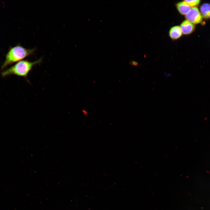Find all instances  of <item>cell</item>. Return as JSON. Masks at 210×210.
<instances>
[{
	"instance_id": "277c9868",
	"label": "cell",
	"mask_w": 210,
	"mask_h": 210,
	"mask_svg": "<svg viewBox=\"0 0 210 210\" xmlns=\"http://www.w3.org/2000/svg\"><path fill=\"white\" fill-rule=\"evenodd\" d=\"M180 27L182 33L185 35L191 33L195 29L194 25L187 20H184L181 23Z\"/></svg>"
},
{
	"instance_id": "8992f818",
	"label": "cell",
	"mask_w": 210,
	"mask_h": 210,
	"mask_svg": "<svg viewBox=\"0 0 210 210\" xmlns=\"http://www.w3.org/2000/svg\"><path fill=\"white\" fill-rule=\"evenodd\" d=\"M182 32L179 26H176L171 28L169 31V36L172 39L176 40L180 37Z\"/></svg>"
},
{
	"instance_id": "6da1fadb",
	"label": "cell",
	"mask_w": 210,
	"mask_h": 210,
	"mask_svg": "<svg viewBox=\"0 0 210 210\" xmlns=\"http://www.w3.org/2000/svg\"><path fill=\"white\" fill-rule=\"evenodd\" d=\"M35 50L34 48L27 49L20 45L11 48L6 55L5 61L1 67V70H3L9 65L32 55L34 53Z\"/></svg>"
},
{
	"instance_id": "9c48e42d",
	"label": "cell",
	"mask_w": 210,
	"mask_h": 210,
	"mask_svg": "<svg viewBox=\"0 0 210 210\" xmlns=\"http://www.w3.org/2000/svg\"><path fill=\"white\" fill-rule=\"evenodd\" d=\"M130 64L131 65L134 66H137L138 65V63L134 61H131L130 62Z\"/></svg>"
},
{
	"instance_id": "7a4b0ae2",
	"label": "cell",
	"mask_w": 210,
	"mask_h": 210,
	"mask_svg": "<svg viewBox=\"0 0 210 210\" xmlns=\"http://www.w3.org/2000/svg\"><path fill=\"white\" fill-rule=\"evenodd\" d=\"M42 61V58L34 62L27 60H21L3 71L1 73V75L2 77H5L10 75H14L26 78L33 67L35 65L41 63Z\"/></svg>"
},
{
	"instance_id": "30bf717a",
	"label": "cell",
	"mask_w": 210,
	"mask_h": 210,
	"mask_svg": "<svg viewBox=\"0 0 210 210\" xmlns=\"http://www.w3.org/2000/svg\"><path fill=\"white\" fill-rule=\"evenodd\" d=\"M83 113H84V115H88V113H87V111H85V110H84L83 111Z\"/></svg>"
},
{
	"instance_id": "5b68a950",
	"label": "cell",
	"mask_w": 210,
	"mask_h": 210,
	"mask_svg": "<svg viewBox=\"0 0 210 210\" xmlns=\"http://www.w3.org/2000/svg\"><path fill=\"white\" fill-rule=\"evenodd\" d=\"M176 7L178 11L182 15H186L191 9V7L185 1L177 4Z\"/></svg>"
},
{
	"instance_id": "ba28073f",
	"label": "cell",
	"mask_w": 210,
	"mask_h": 210,
	"mask_svg": "<svg viewBox=\"0 0 210 210\" xmlns=\"http://www.w3.org/2000/svg\"><path fill=\"white\" fill-rule=\"evenodd\" d=\"M185 1L190 7H193L198 5L200 2V0H185Z\"/></svg>"
},
{
	"instance_id": "52a82bcc",
	"label": "cell",
	"mask_w": 210,
	"mask_h": 210,
	"mask_svg": "<svg viewBox=\"0 0 210 210\" xmlns=\"http://www.w3.org/2000/svg\"><path fill=\"white\" fill-rule=\"evenodd\" d=\"M200 13L202 17L205 19L210 18V4L204 3L200 6Z\"/></svg>"
},
{
	"instance_id": "3957f363",
	"label": "cell",
	"mask_w": 210,
	"mask_h": 210,
	"mask_svg": "<svg viewBox=\"0 0 210 210\" xmlns=\"http://www.w3.org/2000/svg\"><path fill=\"white\" fill-rule=\"evenodd\" d=\"M187 20L193 24L200 23L202 20V17L198 8L195 7H192L186 15Z\"/></svg>"
}]
</instances>
